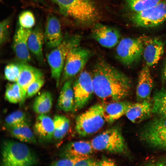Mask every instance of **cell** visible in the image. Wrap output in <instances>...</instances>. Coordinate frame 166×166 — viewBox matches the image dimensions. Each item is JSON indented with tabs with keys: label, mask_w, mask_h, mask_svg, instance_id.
I'll list each match as a JSON object with an SVG mask.
<instances>
[{
	"label": "cell",
	"mask_w": 166,
	"mask_h": 166,
	"mask_svg": "<svg viewBox=\"0 0 166 166\" xmlns=\"http://www.w3.org/2000/svg\"><path fill=\"white\" fill-rule=\"evenodd\" d=\"M94 93L103 100L121 101L129 94L130 79L103 59L97 61L92 75Z\"/></svg>",
	"instance_id": "1"
},
{
	"label": "cell",
	"mask_w": 166,
	"mask_h": 166,
	"mask_svg": "<svg viewBox=\"0 0 166 166\" xmlns=\"http://www.w3.org/2000/svg\"><path fill=\"white\" fill-rule=\"evenodd\" d=\"M58 6L61 13L78 23L89 26L96 23L99 14L92 0H51Z\"/></svg>",
	"instance_id": "2"
},
{
	"label": "cell",
	"mask_w": 166,
	"mask_h": 166,
	"mask_svg": "<svg viewBox=\"0 0 166 166\" xmlns=\"http://www.w3.org/2000/svg\"><path fill=\"white\" fill-rule=\"evenodd\" d=\"M82 38L79 34L66 36L57 46L51 49L47 55L51 76L57 87L60 84L61 77L67 56L73 48L79 45Z\"/></svg>",
	"instance_id": "3"
},
{
	"label": "cell",
	"mask_w": 166,
	"mask_h": 166,
	"mask_svg": "<svg viewBox=\"0 0 166 166\" xmlns=\"http://www.w3.org/2000/svg\"><path fill=\"white\" fill-rule=\"evenodd\" d=\"M36 156L26 144L7 140L2 143L1 165L5 166H26L37 164Z\"/></svg>",
	"instance_id": "4"
},
{
	"label": "cell",
	"mask_w": 166,
	"mask_h": 166,
	"mask_svg": "<svg viewBox=\"0 0 166 166\" xmlns=\"http://www.w3.org/2000/svg\"><path fill=\"white\" fill-rule=\"evenodd\" d=\"M105 121L103 105L97 104L77 117L75 129L79 135L86 136L97 132L102 127Z\"/></svg>",
	"instance_id": "5"
},
{
	"label": "cell",
	"mask_w": 166,
	"mask_h": 166,
	"mask_svg": "<svg viewBox=\"0 0 166 166\" xmlns=\"http://www.w3.org/2000/svg\"><path fill=\"white\" fill-rule=\"evenodd\" d=\"M94 150L121 154L127 148L120 129L115 127L108 129L94 137L91 142Z\"/></svg>",
	"instance_id": "6"
},
{
	"label": "cell",
	"mask_w": 166,
	"mask_h": 166,
	"mask_svg": "<svg viewBox=\"0 0 166 166\" xmlns=\"http://www.w3.org/2000/svg\"><path fill=\"white\" fill-rule=\"evenodd\" d=\"M140 136L150 147L166 149V117L159 116L146 123L142 128Z\"/></svg>",
	"instance_id": "7"
},
{
	"label": "cell",
	"mask_w": 166,
	"mask_h": 166,
	"mask_svg": "<svg viewBox=\"0 0 166 166\" xmlns=\"http://www.w3.org/2000/svg\"><path fill=\"white\" fill-rule=\"evenodd\" d=\"M91 56L89 50L79 45L72 48L66 57L60 85L81 72Z\"/></svg>",
	"instance_id": "8"
},
{
	"label": "cell",
	"mask_w": 166,
	"mask_h": 166,
	"mask_svg": "<svg viewBox=\"0 0 166 166\" xmlns=\"http://www.w3.org/2000/svg\"><path fill=\"white\" fill-rule=\"evenodd\" d=\"M143 37L125 38L118 43L116 49L117 57L123 65L128 66L138 62L143 55Z\"/></svg>",
	"instance_id": "9"
},
{
	"label": "cell",
	"mask_w": 166,
	"mask_h": 166,
	"mask_svg": "<svg viewBox=\"0 0 166 166\" xmlns=\"http://www.w3.org/2000/svg\"><path fill=\"white\" fill-rule=\"evenodd\" d=\"M130 18L133 24L138 27L151 28L160 25L166 20V0H161L146 10L133 13Z\"/></svg>",
	"instance_id": "10"
},
{
	"label": "cell",
	"mask_w": 166,
	"mask_h": 166,
	"mask_svg": "<svg viewBox=\"0 0 166 166\" xmlns=\"http://www.w3.org/2000/svg\"><path fill=\"white\" fill-rule=\"evenodd\" d=\"M74 97V109L84 107L94 93L92 75L86 71L81 72L73 83Z\"/></svg>",
	"instance_id": "11"
},
{
	"label": "cell",
	"mask_w": 166,
	"mask_h": 166,
	"mask_svg": "<svg viewBox=\"0 0 166 166\" xmlns=\"http://www.w3.org/2000/svg\"><path fill=\"white\" fill-rule=\"evenodd\" d=\"M32 30V29L24 28L18 24L14 33L13 49L16 57L21 62L27 63L31 61L28 42Z\"/></svg>",
	"instance_id": "12"
},
{
	"label": "cell",
	"mask_w": 166,
	"mask_h": 166,
	"mask_svg": "<svg viewBox=\"0 0 166 166\" xmlns=\"http://www.w3.org/2000/svg\"><path fill=\"white\" fill-rule=\"evenodd\" d=\"M143 55L146 65L148 67L157 64L164 53V44L160 38L143 36Z\"/></svg>",
	"instance_id": "13"
},
{
	"label": "cell",
	"mask_w": 166,
	"mask_h": 166,
	"mask_svg": "<svg viewBox=\"0 0 166 166\" xmlns=\"http://www.w3.org/2000/svg\"><path fill=\"white\" fill-rule=\"evenodd\" d=\"M120 36L117 29L98 23L94 24L91 31L92 38L106 48H111L117 45Z\"/></svg>",
	"instance_id": "14"
},
{
	"label": "cell",
	"mask_w": 166,
	"mask_h": 166,
	"mask_svg": "<svg viewBox=\"0 0 166 166\" xmlns=\"http://www.w3.org/2000/svg\"><path fill=\"white\" fill-rule=\"evenodd\" d=\"M44 36L46 47L51 49L59 45L63 39L60 22L53 15L49 14L47 16Z\"/></svg>",
	"instance_id": "15"
},
{
	"label": "cell",
	"mask_w": 166,
	"mask_h": 166,
	"mask_svg": "<svg viewBox=\"0 0 166 166\" xmlns=\"http://www.w3.org/2000/svg\"><path fill=\"white\" fill-rule=\"evenodd\" d=\"M94 150L91 142L84 140L69 143L62 149L63 158L80 159L89 157Z\"/></svg>",
	"instance_id": "16"
},
{
	"label": "cell",
	"mask_w": 166,
	"mask_h": 166,
	"mask_svg": "<svg viewBox=\"0 0 166 166\" xmlns=\"http://www.w3.org/2000/svg\"><path fill=\"white\" fill-rule=\"evenodd\" d=\"M149 67L146 65L144 66L138 75L136 95L139 102L149 101L153 81Z\"/></svg>",
	"instance_id": "17"
},
{
	"label": "cell",
	"mask_w": 166,
	"mask_h": 166,
	"mask_svg": "<svg viewBox=\"0 0 166 166\" xmlns=\"http://www.w3.org/2000/svg\"><path fill=\"white\" fill-rule=\"evenodd\" d=\"M44 43V31L41 24L38 23L32 30L29 37L28 47L30 52L32 54L41 65H43L44 63L43 50Z\"/></svg>",
	"instance_id": "18"
},
{
	"label": "cell",
	"mask_w": 166,
	"mask_h": 166,
	"mask_svg": "<svg viewBox=\"0 0 166 166\" xmlns=\"http://www.w3.org/2000/svg\"><path fill=\"white\" fill-rule=\"evenodd\" d=\"M43 77L39 69L29 65L27 63L22 62V70L17 81L21 89L22 94V104L26 98V91L29 86L36 79Z\"/></svg>",
	"instance_id": "19"
},
{
	"label": "cell",
	"mask_w": 166,
	"mask_h": 166,
	"mask_svg": "<svg viewBox=\"0 0 166 166\" xmlns=\"http://www.w3.org/2000/svg\"><path fill=\"white\" fill-rule=\"evenodd\" d=\"M152 113V105L149 101L132 103L125 115L128 119L134 123H139L150 117Z\"/></svg>",
	"instance_id": "20"
},
{
	"label": "cell",
	"mask_w": 166,
	"mask_h": 166,
	"mask_svg": "<svg viewBox=\"0 0 166 166\" xmlns=\"http://www.w3.org/2000/svg\"><path fill=\"white\" fill-rule=\"evenodd\" d=\"M72 78L67 80L63 84L57 101L59 109L65 112L74 109V97Z\"/></svg>",
	"instance_id": "21"
},
{
	"label": "cell",
	"mask_w": 166,
	"mask_h": 166,
	"mask_svg": "<svg viewBox=\"0 0 166 166\" xmlns=\"http://www.w3.org/2000/svg\"><path fill=\"white\" fill-rule=\"evenodd\" d=\"M132 104L120 101H113L103 105L104 116L106 121L110 124L113 123L125 115Z\"/></svg>",
	"instance_id": "22"
},
{
	"label": "cell",
	"mask_w": 166,
	"mask_h": 166,
	"mask_svg": "<svg viewBox=\"0 0 166 166\" xmlns=\"http://www.w3.org/2000/svg\"><path fill=\"white\" fill-rule=\"evenodd\" d=\"M34 129L40 138L45 140H50L53 137V120L45 114H40L36 120Z\"/></svg>",
	"instance_id": "23"
},
{
	"label": "cell",
	"mask_w": 166,
	"mask_h": 166,
	"mask_svg": "<svg viewBox=\"0 0 166 166\" xmlns=\"http://www.w3.org/2000/svg\"><path fill=\"white\" fill-rule=\"evenodd\" d=\"M11 136L22 142L35 144L36 138L27 122L6 127Z\"/></svg>",
	"instance_id": "24"
},
{
	"label": "cell",
	"mask_w": 166,
	"mask_h": 166,
	"mask_svg": "<svg viewBox=\"0 0 166 166\" xmlns=\"http://www.w3.org/2000/svg\"><path fill=\"white\" fill-rule=\"evenodd\" d=\"M53 102L51 93L48 91H44L35 98L33 104V109L39 114H45L50 110Z\"/></svg>",
	"instance_id": "25"
},
{
	"label": "cell",
	"mask_w": 166,
	"mask_h": 166,
	"mask_svg": "<svg viewBox=\"0 0 166 166\" xmlns=\"http://www.w3.org/2000/svg\"><path fill=\"white\" fill-rule=\"evenodd\" d=\"M153 102L152 113L166 117V90L162 89L156 92Z\"/></svg>",
	"instance_id": "26"
},
{
	"label": "cell",
	"mask_w": 166,
	"mask_h": 166,
	"mask_svg": "<svg viewBox=\"0 0 166 166\" xmlns=\"http://www.w3.org/2000/svg\"><path fill=\"white\" fill-rule=\"evenodd\" d=\"M54 131L53 137L57 140L62 139L67 132L70 126V121L66 117L55 115L53 119Z\"/></svg>",
	"instance_id": "27"
},
{
	"label": "cell",
	"mask_w": 166,
	"mask_h": 166,
	"mask_svg": "<svg viewBox=\"0 0 166 166\" xmlns=\"http://www.w3.org/2000/svg\"><path fill=\"white\" fill-rule=\"evenodd\" d=\"M161 0H125L128 8L133 13L140 12L156 5Z\"/></svg>",
	"instance_id": "28"
},
{
	"label": "cell",
	"mask_w": 166,
	"mask_h": 166,
	"mask_svg": "<svg viewBox=\"0 0 166 166\" xmlns=\"http://www.w3.org/2000/svg\"><path fill=\"white\" fill-rule=\"evenodd\" d=\"M5 99L9 102L21 104L22 99L21 91L17 82L8 84L6 86L5 93Z\"/></svg>",
	"instance_id": "29"
},
{
	"label": "cell",
	"mask_w": 166,
	"mask_h": 166,
	"mask_svg": "<svg viewBox=\"0 0 166 166\" xmlns=\"http://www.w3.org/2000/svg\"><path fill=\"white\" fill-rule=\"evenodd\" d=\"M22 62L11 63L6 65L4 69L5 79L11 82H16L22 68Z\"/></svg>",
	"instance_id": "30"
},
{
	"label": "cell",
	"mask_w": 166,
	"mask_h": 166,
	"mask_svg": "<svg viewBox=\"0 0 166 166\" xmlns=\"http://www.w3.org/2000/svg\"><path fill=\"white\" fill-rule=\"evenodd\" d=\"M25 113L22 111H15L7 116L5 119V125L6 127L27 122Z\"/></svg>",
	"instance_id": "31"
},
{
	"label": "cell",
	"mask_w": 166,
	"mask_h": 166,
	"mask_svg": "<svg viewBox=\"0 0 166 166\" xmlns=\"http://www.w3.org/2000/svg\"><path fill=\"white\" fill-rule=\"evenodd\" d=\"M18 24L21 26L27 29H32L35 23V19L33 13L30 10L22 11L18 18Z\"/></svg>",
	"instance_id": "32"
},
{
	"label": "cell",
	"mask_w": 166,
	"mask_h": 166,
	"mask_svg": "<svg viewBox=\"0 0 166 166\" xmlns=\"http://www.w3.org/2000/svg\"><path fill=\"white\" fill-rule=\"evenodd\" d=\"M12 16H10L1 21L0 23V44L1 45L7 40L10 34Z\"/></svg>",
	"instance_id": "33"
},
{
	"label": "cell",
	"mask_w": 166,
	"mask_h": 166,
	"mask_svg": "<svg viewBox=\"0 0 166 166\" xmlns=\"http://www.w3.org/2000/svg\"><path fill=\"white\" fill-rule=\"evenodd\" d=\"M44 83L43 77L36 79L33 82L27 89L26 98L32 97L36 94L43 86Z\"/></svg>",
	"instance_id": "34"
},
{
	"label": "cell",
	"mask_w": 166,
	"mask_h": 166,
	"mask_svg": "<svg viewBox=\"0 0 166 166\" xmlns=\"http://www.w3.org/2000/svg\"><path fill=\"white\" fill-rule=\"evenodd\" d=\"M78 160L79 159L63 158L61 159L53 162L51 165L55 166H75V164Z\"/></svg>",
	"instance_id": "35"
},
{
	"label": "cell",
	"mask_w": 166,
	"mask_h": 166,
	"mask_svg": "<svg viewBox=\"0 0 166 166\" xmlns=\"http://www.w3.org/2000/svg\"><path fill=\"white\" fill-rule=\"evenodd\" d=\"M75 166H98V160L88 157L78 160Z\"/></svg>",
	"instance_id": "36"
},
{
	"label": "cell",
	"mask_w": 166,
	"mask_h": 166,
	"mask_svg": "<svg viewBox=\"0 0 166 166\" xmlns=\"http://www.w3.org/2000/svg\"><path fill=\"white\" fill-rule=\"evenodd\" d=\"M115 162L113 160L108 158H103L98 160V166L115 165Z\"/></svg>",
	"instance_id": "37"
},
{
	"label": "cell",
	"mask_w": 166,
	"mask_h": 166,
	"mask_svg": "<svg viewBox=\"0 0 166 166\" xmlns=\"http://www.w3.org/2000/svg\"><path fill=\"white\" fill-rule=\"evenodd\" d=\"M163 77L166 83V60L165 61L163 71Z\"/></svg>",
	"instance_id": "38"
}]
</instances>
